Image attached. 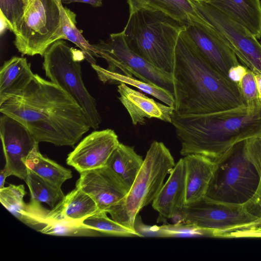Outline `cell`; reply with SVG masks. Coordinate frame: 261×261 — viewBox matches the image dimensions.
Instances as JSON below:
<instances>
[{
  "mask_svg": "<svg viewBox=\"0 0 261 261\" xmlns=\"http://www.w3.org/2000/svg\"><path fill=\"white\" fill-rule=\"evenodd\" d=\"M40 232L44 234L70 237H98L103 236L99 231L83 225L82 223L63 221L47 222Z\"/></svg>",
  "mask_w": 261,
  "mask_h": 261,
  "instance_id": "cell-30",
  "label": "cell"
},
{
  "mask_svg": "<svg viewBox=\"0 0 261 261\" xmlns=\"http://www.w3.org/2000/svg\"><path fill=\"white\" fill-rule=\"evenodd\" d=\"M0 112L22 123L38 143L73 146L91 128L77 103L38 74L20 93L0 105Z\"/></svg>",
  "mask_w": 261,
  "mask_h": 261,
  "instance_id": "cell-1",
  "label": "cell"
},
{
  "mask_svg": "<svg viewBox=\"0 0 261 261\" xmlns=\"http://www.w3.org/2000/svg\"><path fill=\"white\" fill-rule=\"evenodd\" d=\"M248 204L261 216V182L255 195Z\"/></svg>",
  "mask_w": 261,
  "mask_h": 261,
  "instance_id": "cell-35",
  "label": "cell"
},
{
  "mask_svg": "<svg viewBox=\"0 0 261 261\" xmlns=\"http://www.w3.org/2000/svg\"><path fill=\"white\" fill-rule=\"evenodd\" d=\"M192 1L197 12L243 65L261 73V45L257 39L246 28L205 1Z\"/></svg>",
  "mask_w": 261,
  "mask_h": 261,
  "instance_id": "cell-11",
  "label": "cell"
},
{
  "mask_svg": "<svg viewBox=\"0 0 261 261\" xmlns=\"http://www.w3.org/2000/svg\"><path fill=\"white\" fill-rule=\"evenodd\" d=\"M60 0H30L15 32L14 44L22 55L43 56L62 39Z\"/></svg>",
  "mask_w": 261,
  "mask_h": 261,
  "instance_id": "cell-8",
  "label": "cell"
},
{
  "mask_svg": "<svg viewBox=\"0 0 261 261\" xmlns=\"http://www.w3.org/2000/svg\"><path fill=\"white\" fill-rule=\"evenodd\" d=\"M248 69V67L241 64L233 66L228 71V77L231 81L238 85Z\"/></svg>",
  "mask_w": 261,
  "mask_h": 261,
  "instance_id": "cell-34",
  "label": "cell"
},
{
  "mask_svg": "<svg viewBox=\"0 0 261 261\" xmlns=\"http://www.w3.org/2000/svg\"><path fill=\"white\" fill-rule=\"evenodd\" d=\"M63 40L56 41L45 51L43 69L50 81L67 92L81 107L91 128L97 129L101 117L96 100L82 79L81 62L85 59V55Z\"/></svg>",
  "mask_w": 261,
  "mask_h": 261,
  "instance_id": "cell-7",
  "label": "cell"
},
{
  "mask_svg": "<svg viewBox=\"0 0 261 261\" xmlns=\"http://www.w3.org/2000/svg\"><path fill=\"white\" fill-rule=\"evenodd\" d=\"M30 0H24L25 3L26 4V5H27L29 2L30 1Z\"/></svg>",
  "mask_w": 261,
  "mask_h": 261,
  "instance_id": "cell-40",
  "label": "cell"
},
{
  "mask_svg": "<svg viewBox=\"0 0 261 261\" xmlns=\"http://www.w3.org/2000/svg\"><path fill=\"white\" fill-rule=\"evenodd\" d=\"M8 176L5 170L4 169L1 170L0 173V189L4 187L5 180Z\"/></svg>",
  "mask_w": 261,
  "mask_h": 261,
  "instance_id": "cell-39",
  "label": "cell"
},
{
  "mask_svg": "<svg viewBox=\"0 0 261 261\" xmlns=\"http://www.w3.org/2000/svg\"><path fill=\"white\" fill-rule=\"evenodd\" d=\"M105 211H99L85 219L82 223L92 229L96 230L103 236L117 237H142L135 230L126 226L109 218Z\"/></svg>",
  "mask_w": 261,
  "mask_h": 261,
  "instance_id": "cell-29",
  "label": "cell"
},
{
  "mask_svg": "<svg viewBox=\"0 0 261 261\" xmlns=\"http://www.w3.org/2000/svg\"><path fill=\"white\" fill-rule=\"evenodd\" d=\"M172 75L177 114H203L247 106L239 85L210 64L185 30L176 45Z\"/></svg>",
  "mask_w": 261,
  "mask_h": 261,
  "instance_id": "cell-2",
  "label": "cell"
},
{
  "mask_svg": "<svg viewBox=\"0 0 261 261\" xmlns=\"http://www.w3.org/2000/svg\"><path fill=\"white\" fill-rule=\"evenodd\" d=\"M75 187L89 195L99 210L106 212L123 199L129 191L121 178L106 165L81 173Z\"/></svg>",
  "mask_w": 261,
  "mask_h": 261,
  "instance_id": "cell-14",
  "label": "cell"
},
{
  "mask_svg": "<svg viewBox=\"0 0 261 261\" xmlns=\"http://www.w3.org/2000/svg\"><path fill=\"white\" fill-rule=\"evenodd\" d=\"M25 194L23 185L10 184L0 189V202L20 221L40 231L46 224V217L49 210L41 204H25L23 200Z\"/></svg>",
  "mask_w": 261,
  "mask_h": 261,
  "instance_id": "cell-18",
  "label": "cell"
},
{
  "mask_svg": "<svg viewBox=\"0 0 261 261\" xmlns=\"http://www.w3.org/2000/svg\"><path fill=\"white\" fill-rule=\"evenodd\" d=\"M119 99L127 111L134 125H143L146 118L171 123L174 108L155 101L125 84L118 86Z\"/></svg>",
  "mask_w": 261,
  "mask_h": 261,
  "instance_id": "cell-16",
  "label": "cell"
},
{
  "mask_svg": "<svg viewBox=\"0 0 261 261\" xmlns=\"http://www.w3.org/2000/svg\"><path fill=\"white\" fill-rule=\"evenodd\" d=\"M184 160L186 167L185 205L206 196L216 164L199 154H189Z\"/></svg>",
  "mask_w": 261,
  "mask_h": 261,
  "instance_id": "cell-19",
  "label": "cell"
},
{
  "mask_svg": "<svg viewBox=\"0 0 261 261\" xmlns=\"http://www.w3.org/2000/svg\"><path fill=\"white\" fill-rule=\"evenodd\" d=\"M220 238H261V225L226 232Z\"/></svg>",
  "mask_w": 261,
  "mask_h": 261,
  "instance_id": "cell-33",
  "label": "cell"
},
{
  "mask_svg": "<svg viewBox=\"0 0 261 261\" xmlns=\"http://www.w3.org/2000/svg\"><path fill=\"white\" fill-rule=\"evenodd\" d=\"M261 182V136L240 142L218 163L206 194L220 202L245 205Z\"/></svg>",
  "mask_w": 261,
  "mask_h": 261,
  "instance_id": "cell-4",
  "label": "cell"
},
{
  "mask_svg": "<svg viewBox=\"0 0 261 261\" xmlns=\"http://www.w3.org/2000/svg\"><path fill=\"white\" fill-rule=\"evenodd\" d=\"M175 165L173 157L164 144L153 141L127 195L106 212L115 221L135 230L139 212L152 202L163 186L166 176Z\"/></svg>",
  "mask_w": 261,
  "mask_h": 261,
  "instance_id": "cell-6",
  "label": "cell"
},
{
  "mask_svg": "<svg viewBox=\"0 0 261 261\" xmlns=\"http://www.w3.org/2000/svg\"><path fill=\"white\" fill-rule=\"evenodd\" d=\"M92 45L97 57L107 61L108 70L155 85L174 96L172 73L155 67L132 50L122 31L112 33L107 40H100L98 43Z\"/></svg>",
  "mask_w": 261,
  "mask_h": 261,
  "instance_id": "cell-10",
  "label": "cell"
},
{
  "mask_svg": "<svg viewBox=\"0 0 261 261\" xmlns=\"http://www.w3.org/2000/svg\"><path fill=\"white\" fill-rule=\"evenodd\" d=\"M24 180L30 190V202L34 204L45 203L53 208L65 196L61 187L44 179L28 168Z\"/></svg>",
  "mask_w": 261,
  "mask_h": 261,
  "instance_id": "cell-26",
  "label": "cell"
},
{
  "mask_svg": "<svg viewBox=\"0 0 261 261\" xmlns=\"http://www.w3.org/2000/svg\"><path fill=\"white\" fill-rule=\"evenodd\" d=\"M238 85L247 107L255 108L261 106L254 73L252 70L248 68Z\"/></svg>",
  "mask_w": 261,
  "mask_h": 261,
  "instance_id": "cell-32",
  "label": "cell"
},
{
  "mask_svg": "<svg viewBox=\"0 0 261 261\" xmlns=\"http://www.w3.org/2000/svg\"><path fill=\"white\" fill-rule=\"evenodd\" d=\"M119 143L113 129L94 131L68 154L67 164L80 173L103 167Z\"/></svg>",
  "mask_w": 261,
  "mask_h": 261,
  "instance_id": "cell-13",
  "label": "cell"
},
{
  "mask_svg": "<svg viewBox=\"0 0 261 261\" xmlns=\"http://www.w3.org/2000/svg\"><path fill=\"white\" fill-rule=\"evenodd\" d=\"M0 135L8 176L24 180L27 174V158L37 143L29 130L16 119L1 113Z\"/></svg>",
  "mask_w": 261,
  "mask_h": 261,
  "instance_id": "cell-12",
  "label": "cell"
},
{
  "mask_svg": "<svg viewBox=\"0 0 261 261\" xmlns=\"http://www.w3.org/2000/svg\"><path fill=\"white\" fill-rule=\"evenodd\" d=\"M259 43H260V45H261V40H260V41Z\"/></svg>",
  "mask_w": 261,
  "mask_h": 261,
  "instance_id": "cell-42",
  "label": "cell"
},
{
  "mask_svg": "<svg viewBox=\"0 0 261 261\" xmlns=\"http://www.w3.org/2000/svg\"><path fill=\"white\" fill-rule=\"evenodd\" d=\"M129 6L130 14L143 8H147L148 0H127Z\"/></svg>",
  "mask_w": 261,
  "mask_h": 261,
  "instance_id": "cell-36",
  "label": "cell"
},
{
  "mask_svg": "<svg viewBox=\"0 0 261 261\" xmlns=\"http://www.w3.org/2000/svg\"><path fill=\"white\" fill-rule=\"evenodd\" d=\"M34 74L25 58L14 56L5 61L0 69V105L24 90Z\"/></svg>",
  "mask_w": 261,
  "mask_h": 261,
  "instance_id": "cell-22",
  "label": "cell"
},
{
  "mask_svg": "<svg viewBox=\"0 0 261 261\" xmlns=\"http://www.w3.org/2000/svg\"><path fill=\"white\" fill-rule=\"evenodd\" d=\"M93 199L80 189L75 188L65 195L46 217L49 222L63 221L82 223L86 218L99 211Z\"/></svg>",
  "mask_w": 261,
  "mask_h": 261,
  "instance_id": "cell-20",
  "label": "cell"
},
{
  "mask_svg": "<svg viewBox=\"0 0 261 261\" xmlns=\"http://www.w3.org/2000/svg\"><path fill=\"white\" fill-rule=\"evenodd\" d=\"M234 21L261 38V2L259 0H205Z\"/></svg>",
  "mask_w": 261,
  "mask_h": 261,
  "instance_id": "cell-21",
  "label": "cell"
},
{
  "mask_svg": "<svg viewBox=\"0 0 261 261\" xmlns=\"http://www.w3.org/2000/svg\"><path fill=\"white\" fill-rule=\"evenodd\" d=\"M185 31L210 64L228 79L230 68L240 63L211 25L207 22H193L186 26Z\"/></svg>",
  "mask_w": 261,
  "mask_h": 261,
  "instance_id": "cell-15",
  "label": "cell"
},
{
  "mask_svg": "<svg viewBox=\"0 0 261 261\" xmlns=\"http://www.w3.org/2000/svg\"><path fill=\"white\" fill-rule=\"evenodd\" d=\"M169 174L152 202L160 216L166 219L175 217L186 204V167L183 158L177 162Z\"/></svg>",
  "mask_w": 261,
  "mask_h": 261,
  "instance_id": "cell-17",
  "label": "cell"
},
{
  "mask_svg": "<svg viewBox=\"0 0 261 261\" xmlns=\"http://www.w3.org/2000/svg\"><path fill=\"white\" fill-rule=\"evenodd\" d=\"M196 2L205 1V0H193Z\"/></svg>",
  "mask_w": 261,
  "mask_h": 261,
  "instance_id": "cell-41",
  "label": "cell"
},
{
  "mask_svg": "<svg viewBox=\"0 0 261 261\" xmlns=\"http://www.w3.org/2000/svg\"><path fill=\"white\" fill-rule=\"evenodd\" d=\"M26 6L24 0H0L1 17L13 33L23 16Z\"/></svg>",
  "mask_w": 261,
  "mask_h": 261,
  "instance_id": "cell-31",
  "label": "cell"
},
{
  "mask_svg": "<svg viewBox=\"0 0 261 261\" xmlns=\"http://www.w3.org/2000/svg\"><path fill=\"white\" fill-rule=\"evenodd\" d=\"M171 123L181 155L199 154L216 164L238 143L261 136V106L197 115L173 112Z\"/></svg>",
  "mask_w": 261,
  "mask_h": 261,
  "instance_id": "cell-3",
  "label": "cell"
},
{
  "mask_svg": "<svg viewBox=\"0 0 261 261\" xmlns=\"http://www.w3.org/2000/svg\"><path fill=\"white\" fill-rule=\"evenodd\" d=\"M100 80L103 83L125 84L136 87L140 91L152 96L164 104L174 108L173 95L168 90L154 84L147 83L141 80L123 74L111 71L96 64H91Z\"/></svg>",
  "mask_w": 261,
  "mask_h": 261,
  "instance_id": "cell-24",
  "label": "cell"
},
{
  "mask_svg": "<svg viewBox=\"0 0 261 261\" xmlns=\"http://www.w3.org/2000/svg\"><path fill=\"white\" fill-rule=\"evenodd\" d=\"M175 223H190L213 229L216 238L226 232L261 225V217L245 205L226 204L205 196L185 205Z\"/></svg>",
  "mask_w": 261,
  "mask_h": 261,
  "instance_id": "cell-9",
  "label": "cell"
},
{
  "mask_svg": "<svg viewBox=\"0 0 261 261\" xmlns=\"http://www.w3.org/2000/svg\"><path fill=\"white\" fill-rule=\"evenodd\" d=\"M62 39L68 40L73 43L84 53L85 59L91 64H96L94 57H97L95 49L88 43L76 27V14L60 2Z\"/></svg>",
  "mask_w": 261,
  "mask_h": 261,
  "instance_id": "cell-28",
  "label": "cell"
},
{
  "mask_svg": "<svg viewBox=\"0 0 261 261\" xmlns=\"http://www.w3.org/2000/svg\"><path fill=\"white\" fill-rule=\"evenodd\" d=\"M147 8L160 11L186 26L193 22L207 23L192 0H148Z\"/></svg>",
  "mask_w": 261,
  "mask_h": 261,
  "instance_id": "cell-27",
  "label": "cell"
},
{
  "mask_svg": "<svg viewBox=\"0 0 261 261\" xmlns=\"http://www.w3.org/2000/svg\"><path fill=\"white\" fill-rule=\"evenodd\" d=\"M25 164L38 175L59 187L72 177L70 169L43 156L39 150L38 144L28 155Z\"/></svg>",
  "mask_w": 261,
  "mask_h": 261,
  "instance_id": "cell-25",
  "label": "cell"
},
{
  "mask_svg": "<svg viewBox=\"0 0 261 261\" xmlns=\"http://www.w3.org/2000/svg\"><path fill=\"white\" fill-rule=\"evenodd\" d=\"M64 4H69L72 3H83L89 4L93 7H99L102 5V0H60Z\"/></svg>",
  "mask_w": 261,
  "mask_h": 261,
  "instance_id": "cell-37",
  "label": "cell"
},
{
  "mask_svg": "<svg viewBox=\"0 0 261 261\" xmlns=\"http://www.w3.org/2000/svg\"><path fill=\"white\" fill-rule=\"evenodd\" d=\"M256 84L259 100L261 102V73L257 71L253 72Z\"/></svg>",
  "mask_w": 261,
  "mask_h": 261,
  "instance_id": "cell-38",
  "label": "cell"
},
{
  "mask_svg": "<svg viewBox=\"0 0 261 261\" xmlns=\"http://www.w3.org/2000/svg\"><path fill=\"white\" fill-rule=\"evenodd\" d=\"M186 25L163 12L143 8L130 14L122 32L135 53L155 67L172 73L175 49Z\"/></svg>",
  "mask_w": 261,
  "mask_h": 261,
  "instance_id": "cell-5",
  "label": "cell"
},
{
  "mask_svg": "<svg viewBox=\"0 0 261 261\" xmlns=\"http://www.w3.org/2000/svg\"><path fill=\"white\" fill-rule=\"evenodd\" d=\"M143 161L134 148L119 143L109 158L106 166L121 178L129 190Z\"/></svg>",
  "mask_w": 261,
  "mask_h": 261,
  "instance_id": "cell-23",
  "label": "cell"
}]
</instances>
